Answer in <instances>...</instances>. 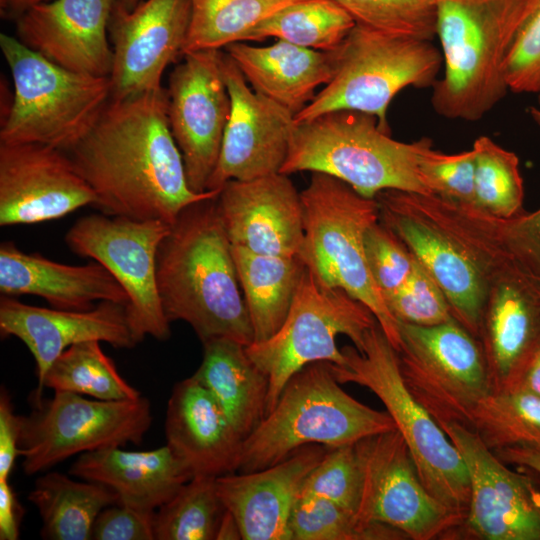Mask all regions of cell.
<instances>
[{
    "label": "cell",
    "mask_w": 540,
    "mask_h": 540,
    "mask_svg": "<svg viewBox=\"0 0 540 540\" xmlns=\"http://www.w3.org/2000/svg\"><path fill=\"white\" fill-rule=\"evenodd\" d=\"M341 350L344 363H329L338 382L366 387L380 399L405 440L425 487L445 506L466 516L470 480L465 462L405 385L397 352L379 324L365 334L361 352L350 345Z\"/></svg>",
    "instance_id": "8"
},
{
    "label": "cell",
    "mask_w": 540,
    "mask_h": 540,
    "mask_svg": "<svg viewBox=\"0 0 540 540\" xmlns=\"http://www.w3.org/2000/svg\"><path fill=\"white\" fill-rule=\"evenodd\" d=\"M241 531L234 516L226 510L216 535V540H240Z\"/></svg>",
    "instance_id": "52"
},
{
    "label": "cell",
    "mask_w": 540,
    "mask_h": 540,
    "mask_svg": "<svg viewBox=\"0 0 540 540\" xmlns=\"http://www.w3.org/2000/svg\"><path fill=\"white\" fill-rule=\"evenodd\" d=\"M538 104L539 107H530L528 111L531 119L540 128V95H538Z\"/></svg>",
    "instance_id": "54"
},
{
    "label": "cell",
    "mask_w": 540,
    "mask_h": 540,
    "mask_svg": "<svg viewBox=\"0 0 540 540\" xmlns=\"http://www.w3.org/2000/svg\"><path fill=\"white\" fill-rule=\"evenodd\" d=\"M0 331L4 337L22 341L33 356L37 377L33 402L43 398L48 369L70 346L96 340L130 349L139 343L129 325L126 305L112 301H101L87 310H62L1 295Z\"/></svg>",
    "instance_id": "22"
},
{
    "label": "cell",
    "mask_w": 540,
    "mask_h": 540,
    "mask_svg": "<svg viewBox=\"0 0 540 540\" xmlns=\"http://www.w3.org/2000/svg\"><path fill=\"white\" fill-rule=\"evenodd\" d=\"M109 401L132 400L141 393L118 372L114 362L91 340L67 348L50 366L43 389Z\"/></svg>",
    "instance_id": "34"
},
{
    "label": "cell",
    "mask_w": 540,
    "mask_h": 540,
    "mask_svg": "<svg viewBox=\"0 0 540 540\" xmlns=\"http://www.w3.org/2000/svg\"><path fill=\"white\" fill-rule=\"evenodd\" d=\"M50 0H0L1 14L4 17L16 19L33 5Z\"/></svg>",
    "instance_id": "53"
},
{
    "label": "cell",
    "mask_w": 540,
    "mask_h": 540,
    "mask_svg": "<svg viewBox=\"0 0 540 540\" xmlns=\"http://www.w3.org/2000/svg\"><path fill=\"white\" fill-rule=\"evenodd\" d=\"M493 453L506 464L528 469L540 477V446L511 447Z\"/></svg>",
    "instance_id": "50"
},
{
    "label": "cell",
    "mask_w": 540,
    "mask_h": 540,
    "mask_svg": "<svg viewBox=\"0 0 540 540\" xmlns=\"http://www.w3.org/2000/svg\"><path fill=\"white\" fill-rule=\"evenodd\" d=\"M364 246L370 274L386 300L407 281L413 271L415 258L380 220L366 231Z\"/></svg>",
    "instance_id": "45"
},
{
    "label": "cell",
    "mask_w": 540,
    "mask_h": 540,
    "mask_svg": "<svg viewBox=\"0 0 540 540\" xmlns=\"http://www.w3.org/2000/svg\"><path fill=\"white\" fill-rule=\"evenodd\" d=\"M0 292L10 297L38 296L62 310H87L95 301L128 304L124 289L100 263H58L24 252L12 241L0 245Z\"/></svg>",
    "instance_id": "27"
},
{
    "label": "cell",
    "mask_w": 540,
    "mask_h": 540,
    "mask_svg": "<svg viewBox=\"0 0 540 540\" xmlns=\"http://www.w3.org/2000/svg\"><path fill=\"white\" fill-rule=\"evenodd\" d=\"M169 230L161 220L101 213L79 218L65 235L73 253L103 265L124 289L128 322L139 343L146 336L164 341L171 335L156 280L158 247Z\"/></svg>",
    "instance_id": "14"
},
{
    "label": "cell",
    "mask_w": 540,
    "mask_h": 540,
    "mask_svg": "<svg viewBox=\"0 0 540 540\" xmlns=\"http://www.w3.org/2000/svg\"><path fill=\"white\" fill-rule=\"evenodd\" d=\"M355 445L362 471L356 513L361 521L388 525L413 540L454 536L465 515L428 491L397 429L366 437Z\"/></svg>",
    "instance_id": "15"
},
{
    "label": "cell",
    "mask_w": 540,
    "mask_h": 540,
    "mask_svg": "<svg viewBox=\"0 0 540 540\" xmlns=\"http://www.w3.org/2000/svg\"><path fill=\"white\" fill-rule=\"evenodd\" d=\"M28 500L42 521L41 537L48 540H89L99 513L118 504L111 488L88 480H74L59 472L38 477Z\"/></svg>",
    "instance_id": "32"
},
{
    "label": "cell",
    "mask_w": 540,
    "mask_h": 540,
    "mask_svg": "<svg viewBox=\"0 0 540 540\" xmlns=\"http://www.w3.org/2000/svg\"><path fill=\"white\" fill-rule=\"evenodd\" d=\"M530 0H437L442 76L431 105L447 119L477 121L509 91L505 62Z\"/></svg>",
    "instance_id": "3"
},
{
    "label": "cell",
    "mask_w": 540,
    "mask_h": 540,
    "mask_svg": "<svg viewBox=\"0 0 540 540\" xmlns=\"http://www.w3.org/2000/svg\"><path fill=\"white\" fill-rule=\"evenodd\" d=\"M216 204L232 246L262 255L299 256L303 205L288 175L230 180L220 188Z\"/></svg>",
    "instance_id": "23"
},
{
    "label": "cell",
    "mask_w": 540,
    "mask_h": 540,
    "mask_svg": "<svg viewBox=\"0 0 540 540\" xmlns=\"http://www.w3.org/2000/svg\"><path fill=\"white\" fill-rule=\"evenodd\" d=\"M0 47L13 80L0 143L42 144L70 152L110 101L109 77L69 71L7 34L0 35Z\"/></svg>",
    "instance_id": "6"
},
{
    "label": "cell",
    "mask_w": 540,
    "mask_h": 540,
    "mask_svg": "<svg viewBox=\"0 0 540 540\" xmlns=\"http://www.w3.org/2000/svg\"><path fill=\"white\" fill-rule=\"evenodd\" d=\"M355 24L385 33L432 41L437 0H334Z\"/></svg>",
    "instance_id": "40"
},
{
    "label": "cell",
    "mask_w": 540,
    "mask_h": 540,
    "mask_svg": "<svg viewBox=\"0 0 540 540\" xmlns=\"http://www.w3.org/2000/svg\"><path fill=\"white\" fill-rule=\"evenodd\" d=\"M96 195L66 152L42 144L0 143V225L62 218Z\"/></svg>",
    "instance_id": "20"
},
{
    "label": "cell",
    "mask_w": 540,
    "mask_h": 540,
    "mask_svg": "<svg viewBox=\"0 0 540 540\" xmlns=\"http://www.w3.org/2000/svg\"><path fill=\"white\" fill-rule=\"evenodd\" d=\"M190 0H146L129 9L115 0L110 20L113 65L111 99L162 89L164 70L184 55Z\"/></svg>",
    "instance_id": "18"
},
{
    "label": "cell",
    "mask_w": 540,
    "mask_h": 540,
    "mask_svg": "<svg viewBox=\"0 0 540 540\" xmlns=\"http://www.w3.org/2000/svg\"><path fill=\"white\" fill-rule=\"evenodd\" d=\"M340 384L325 361L295 373L274 407L244 439L237 472L272 466L306 445L334 448L396 429L387 411L361 403Z\"/></svg>",
    "instance_id": "4"
},
{
    "label": "cell",
    "mask_w": 540,
    "mask_h": 540,
    "mask_svg": "<svg viewBox=\"0 0 540 540\" xmlns=\"http://www.w3.org/2000/svg\"><path fill=\"white\" fill-rule=\"evenodd\" d=\"M471 429L492 452L540 446V397L522 389L492 391L473 411Z\"/></svg>",
    "instance_id": "36"
},
{
    "label": "cell",
    "mask_w": 540,
    "mask_h": 540,
    "mask_svg": "<svg viewBox=\"0 0 540 540\" xmlns=\"http://www.w3.org/2000/svg\"><path fill=\"white\" fill-rule=\"evenodd\" d=\"M115 0H50L16 20L17 38L54 64L81 74L109 77L113 50L108 27Z\"/></svg>",
    "instance_id": "24"
},
{
    "label": "cell",
    "mask_w": 540,
    "mask_h": 540,
    "mask_svg": "<svg viewBox=\"0 0 540 540\" xmlns=\"http://www.w3.org/2000/svg\"><path fill=\"white\" fill-rule=\"evenodd\" d=\"M184 54L244 42L248 32L279 9L299 0H190Z\"/></svg>",
    "instance_id": "35"
},
{
    "label": "cell",
    "mask_w": 540,
    "mask_h": 540,
    "mask_svg": "<svg viewBox=\"0 0 540 540\" xmlns=\"http://www.w3.org/2000/svg\"><path fill=\"white\" fill-rule=\"evenodd\" d=\"M444 230L474 259L486 283L479 341L494 392L516 388L540 351V276L461 214Z\"/></svg>",
    "instance_id": "9"
},
{
    "label": "cell",
    "mask_w": 540,
    "mask_h": 540,
    "mask_svg": "<svg viewBox=\"0 0 540 540\" xmlns=\"http://www.w3.org/2000/svg\"><path fill=\"white\" fill-rule=\"evenodd\" d=\"M232 254L253 342L264 341L284 323L306 267L299 256L262 255L236 246H232Z\"/></svg>",
    "instance_id": "31"
},
{
    "label": "cell",
    "mask_w": 540,
    "mask_h": 540,
    "mask_svg": "<svg viewBox=\"0 0 540 540\" xmlns=\"http://www.w3.org/2000/svg\"><path fill=\"white\" fill-rule=\"evenodd\" d=\"M509 91L540 95V0L530 7L505 62Z\"/></svg>",
    "instance_id": "46"
},
{
    "label": "cell",
    "mask_w": 540,
    "mask_h": 540,
    "mask_svg": "<svg viewBox=\"0 0 540 540\" xmlns=\"http://www.w3.org/2000/svg\"><path fill=\"white\" fill-rule=\"evenodd\" d=\"M355 444L327 448L305 479L300 496L329 500L356 515L362 471Z\"/></svg>",
    "instance_id": "41"
},
{
    "label": "cell",
    "mask_w": 540,
    "mask_h": 540,
    "mask_svg": "<svg viewBox=\"0 0 540 540\" xmlns=\"http://www.w3.org/2000/svg\"><path fill=\"white\" fill-rule=\"evenodd\" d=\"M475 154V208L496 218L509 219L522 214L523 179L517 155L488 136L478 137Z\"/></svg>",
    "instance_id": "38"
},
{
    "label": "cell",
    "mask_w": 540,
    "mask_h": 540,
    "mask_svg": "<svg viewBox=\"0 0 540 540\" xmlns=\"http://www.w3.org/2000/svg\"><path fill=\"white\" fill-rule=\"evenodd\" d=\"M396 351L405 385L439 424L471 428L477 405L492 391L482 345L456 319L419 326L398 322Z\"/></svg>",
    "instance_id": "12"
},
{
    "label": "cell",
    "mask_w": 540,
    "mask_h": 540,
    "mask_svg": "<svg viewBox=\"0 0 540 540\" xmlns=\"http://www.w3.org/2000/svg\"><path fill=\"white\" fill-rule=\"evenodd\" d=\"M376 323L365 304L341 288L324 286L306 268L279 330L264 341L246 346L251 361L268 378L266 414L288 380L306 365L319 361L338 366L344 363L336 343L338 335L347 336L361 352L365 334Z\"/></svg>",
    "instance_id": "11"
},
{
    "label": "cell",
    "mask_w": 540,
    "mask_h": 540,
    "mask_svg": "<svg viewBox=\"0 0 540 540\" xmlns=\"http://www.w3.org/2000/svg\"><path fill=\"white\" fill-rule=\"evenodd\" d=\"M375 199L380 222L395 233L439 286L453 317L479 339L486 283L474 259L451 236L408 206L397 190L382 191Z\"/></svg>",
    "instance_id": "21"
},
{
    "label": "cell",
    "mask_w": 540,
    "mask_h": 540,
    "mask_svg": "<svg viewBox=\"0 0 540 540\" xmlns=\"http://www.w3.org/2000/svg\"><path fill=\"white\" fill-rule=\"evenodd\" d=\"M164 430L166 444L193 476L219 477L237 472L243 439L213 395L193 376L174 385Z\"/></svg>",
    "instance_id": "26"
},
{
    "label": "cell",
    "mask_w": 540,
    "mask_h": 540,
    "mask_svg": "<svg viewBox=\"0 0 540 540\" xmlns=\"http://www.w3.org/2000/svg\"><path fill=\"white\" fill-rule=\"evenodd\" d=\"M217 477L194 476L155 512L156 540H216L226 507Z\"/></svg>",
    "instance_id": "37"
},
{
    "label": "cell",
    "mask_w": 540,
    "mask_h": 540,
    "mask_svg": "<svg viewBox=\"0 0 540 540\" xmlns=\"http://www.w3.org/2000/svg\"><path fill=\"white\" fill-rule=\"evenodd\" d=\"M183 56L169 76L167 115L189 188L204 193L219 159L231 99L223 77L221 50L192 51Z\"/></svg>",
    "instance_id": "17"
},
{
    "label": "cell",
    "mask_w": 540,
    "mask_h": 540,
    "mask_svg": "<svg viewBox=\"0 0 540 540\" xmlns=\"http://www.w3.org/2000/svg\"><path fill=\"white\" fill-rule=\"evenodd\" d=\"M202 344V362L192 376L209 390L244 441L266 414L268 378L244 344L229 338Z\"/></svg>",
    "instance_id": "30"
},
{
    "label": "cell",
    "mask_w": 540,
    "mask_h": 540,
    "mask_svg": "<svg viewBox=\"0 0 540 540\" xmlns=\"http://www.w3.org/2000/svg\"><path fill=\"white\" fill-rule=\"evenodd\" d=\"M246 81L257 93L294 115L305 108L336 72L334 51H319L284 40L269 46L236 42L225 47Z\"/></svg>",
    "instance_id": "29"
},
{
    "label": "cell",
    "mask_w": 540,
    "mask_h": 540,
    "mask_svg": "<svg viewBox=\"0 0 540 540\" xmlns=\"http://www.w3.org/2000/svg\"><path fill=\"white\" fill-rule=\"evenodd\" d=\"M429 140L398 141L374 115L331 111L296 123L280 173H325L371 199L385 190L431 195L419 170Z\"/></svg>",
    "instance_id": "5"
},
{
    "label": "cell",
    "mask_w": 540,
    "mask_h": 540,
    "mask_svg": "<svg viewBox=\"0 0 540 540\" xmlns=\"http://www.w3.org/2000/svg\"><path fill=\"white\" fill-rule=\"evenodd\" d=\"M222 72L231 111L207 191L220 190L230 180L280 173L296 125L292 112L248 85L226 52L222 56Z\"/></svg>",
    "instance_id": "19"
},
{
    "label": "cell",
    "mask_w": 540,
    "mask_h": 540,
    "mask_svg": "<svg viewBox=\"0 0 540 540\" xmlns=\"http://www.w3.org/2000/svg\"><path fill=\"white\" fill-rule=\"evenodd\" d=\"M419 170L431 195L475 206V154L472 148L445 154L433 149L430 139L420 153Z\"/></svg>",
    "instance_id": "43"
},
{
    "label": "cell",
    "mask_w": 540,
    "mask_h": 540,
    "mask_svg": "<svg viewBox=\"0 0 540 540\" xmlns=\"http://www.w3.org/2000/svg\"><path fill=\"white\" fill-rule=\"evenodd\" d=\"M514 389H522L540 397V351L532 358Z\"/></svg>",
    "instance_id": "51"
},
{
    "label": "cell",
    "mask_w": 540,
    "mask_h": 540,
    "mask_svg": "<svg viewBox=\"0 0 540 540\" xmlns=\"http://www.w3.org/2000/svg\"><path fill=\"white\" fill-rule=\"evenodd\" d=\"M69 474L101 483L117 493L120 504L147 511H156L194 477L167 444L146 451L111 447L86 452Z\"/></svg>",
    "instance_id": "28"
},
{
    "label": "cell",
    "mask_w": 540,
    "mask_h": 540,
    "mask_svg": "<svg viewBox=\"0 0 540 540\" xmlns=\"http://www.w3.org/2000/svg\"><path fill=\"white\" fill-rule=\"evenodd\" d=\"M385 302L397 322L433 326L455 319L445 295L416 259L407 281Z\"/></svg>",
    "instance_id": "44"
},
{
    "label": "cell",
    "mask_w": 540,
    "mask_h": 540,
    "mask_svg": "<svg viewBox=\"0 0 540 540\" xmlns=\"http://www.w3.org/2000/svg\"><path fill=\"white\" fill-rule=\"evenodd\" d=\"M300 195L304 213L300 259L321 284L341 288L365 304L397 351L398 322L370 274L365 255L366 231L379 221L377 200L320 172H312Z\"/></svg>",
    "instance_id": "7"
},
{
    "label": "cell",
    "mask_w": 540,
    "mask_h": 540,
    "mask_svg": "<svg viewBox=\"0 0 540 540\" xmlns=\"http://www.w3.org/2000/svg\"><path fill=\"white\" fill-rule=\"evenodd\" d=\"M21 416L19 456L33 475L78 454L140 444L152 423L150 402L139 397L109 401L54 392Z\"/></svg>",
    "instance_id": "13"
},
{
    "label": "cell",
    "mask_w": 540,
    "mask_h": 540,
    "mask_svg": "<svg viewBox=\"0 0 540 540\" xmlns=\"http://www.w3.org/2000/svg\"><path fill=\"white\" fill-rule=\"evenodd\" d=\"M24 508L10 485L9 480L0 481V539L17 540Z\"/></svg>",
    "instance_id": "49"
},
{
    "label": "cell",
    "mask_w": 540,
    "mask_h": 540,
    "mask_svg": "<svg viewBox=\"0 0 540 540\" xmlns=\"http://www.w3.org/2000/svg\"><path fill=\"white\" fill-rule=\"evenodd\" d=\"M21 416L17 415L8 391L0 392V481L9 480L19 456Z\"/></svg>",
    "instance_id": "48"
},
{
    "label": "cell",
    "mask_w": 540,
    "mask_h": 540,
    "mask_svg": "<svg viewBox=\"0 0 540 540\" xmlns=\"http://www.w3.org/2000/svg\"><path fill=\"white\" fill-rule=\"evenodd\" d=\"M466 217L487 237L540 276V208L501 219L461 204Z\"/></svg>",
    "instance_id": "42"
},
{
    "label": "cell",
    "mask_w": 540,
    "mask_h": 540,
    "mask_svg": "<svg viewBox=\"0 0 540 540\" xmlns=\"http://www.w3.org/2000/svg\"><path fill=\"white\" fill-rule=\"evenodd\" d=\"M156 511L114 504L97 516L91 533L94 540H154Z\"/></svg>",
    "instance_id": "47"
},
{
    "label": "cell",
    "mask_w": 540,
    "mask_h": 540,
    "mask_svg": "<svg viewBox=\"0 0 540 540\" xmlns=\"http://www.w3.org/2000/svg\"><path fill=\"white\" fill-rule=\"evenodd\" d=\"M336 72L295 115L300 123L336 110L377 117L390 132L387 110L404 88L432 87L443 67L441 51L429 40L381 32L355 24L334 50Z\"/></svg>",
    "instance_id": "10"
},
{
    "label": "cell",
    "mask_w": 540,
    "mask_h": 540,
    "mask_svg": "<svg viewBox=\"0 0 540 540\" xmlns=\"http://www.w3.org/2000/svg\"><path fill=\"white\" fill-rule=\"evenodd\" d=\"M440 427L458 449L468 470L470 500L455 536L480 540H540V484L511 470L470 427Z\"/></svg>",
    "instance_id": "16"
},
{
    "label": "cell",
    "mask_w": 540,
    "mask_h": 540,
    "mask_svg": "<svg viewBox=\"0 0 540 540\" xmlns=\"http://www.w3.org/2000/svg\"><path fill=\"white\" fill-rule=\"evenodd\" d=\"M142 0H122V2L126 5L127 8L133 9L135 8Z\"/></svg>",
    "instance_id": "55"
},
{
    "label": "cell",
    "mask_w": 540,
    "mask_h": 540,
    "mask_svg": "<svg viewBox=\"0 0 540 540\" xmlns=\"http://www.w3.org/2000/svg\"><path fill=\"white\" fill-rule=\"evenodd\" d=\"M291 540H403L401 531L361 521L329 500L300 496L290 519Z\"/></svg>",
    "instance_id": "39"
},
{
    "label": "cell",
    "mask_w": 540,
    "mask_h": 540,
    "mask_svg": "<svg viewBox=\"0 0 540 540\" xmlns=\"http://www.w3.org/2000/svg\"><path fill=\"white\" fill-rule=\"evenodd\" d=\"M167 107L164 88L110 99L90 132L68 152L101 213L171 225L188 205L219 194L189 188Z\"/></svg>",
    "instance_id": "1"
},
{
    "label": "cell",
    "mask_w": 540,
    "mask_h": 540,
    "mask_svg": "<svg viewBox=\"0 0 540 540\" xmlns=\"http://www.w3.org/2000/svg\"><path fill=\"white\" fill-rule=\"evenodd\" d=\"M326 450L322 445H306L264 469L217 477L219 495L237 521L242 540H291L294 506L305 479Z\"/></svg>",
    "instance_id": "25"
},
{
    "label": "cell",
    "mask_w": 540,
    "mask_h": 540,
    "mask_svg": "<svg viewBox=\"0 0 540 540\" xmlns=\"http://www.w3.org/2000/svg\"><path fill=\"white\" fill-rule=\"evenodd\" d=\"M156 280L168 321L188 323L202 343L254 341L216 197L188 205L170 225L158 247Z\"/></svg>",
    "instance_id": "2"
},
{
    "label": "cell",
    "mask_w": 540,
    "mask_h": 540,
    "mask_svg": "<svg viewBox=\"0 0 540 540\" xmlns=\"http://www.w3.org/2000/svg\"><path fill=\"white\" fill-rule=\"evenodd\" d=\"M355 25L351 16L334 0H299L291 3L251 29L245 41L275 37L319 50H336Z\"/></svg>",
    "instance_id": "33"
}]
</instances>
